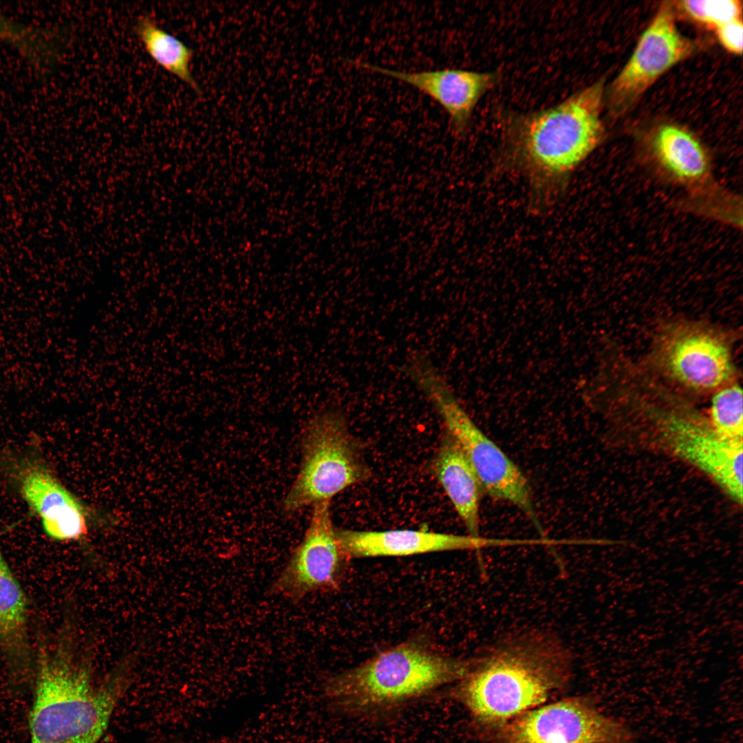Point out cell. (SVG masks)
I'll use <instances>...</instances> for the list:
<instances>
[{
	"instance_id": "1",
	"label": "cell",
	"mask_w": 743,
	"mask_h": 743,
	"mask_svg": "<svg viewBox=\"0 0 743 743\" xmlns=\"http://www.w3.org/2000/svg\"><path fill=\"white\" fill-rule=\"evenodd\" d=\"M604 80L548 108L528 112L496 109L500 136L490 175L522 176L529 211L550 212L566 197L572 175L602 142Z\"/></svg>"
},
{
	"instance_id": "6",
	"label": "cell",
	"mask_w": 743,
	"mask_h": 743,
	"mask_svg": "<svg viewBox=\"0 0 743 743\" xmlns=\"http://www.w3.org/2000/svg\"><path fill=\"white\" fill-rule=\"evenodd\" d=\"M409 376L440 415L448 433L475 471L484 493L520 510L542 532L530 483L521 469L474 422L429 359L416 362Z\"/></svg>"
},
{
	"instance_id": "2",
	"label": "cell",
	"mask_w": 743,
	"mask_h": 743,
	"mask_svg": "<svg viewBox=\"0 0 743 743\" xmlns=\"http://www.w3.org/2000/svg\"><path fill=\"white\" fill-rule=\"evenodd\" d=\"M607 380L610 413L616 423L697 469L742 504L743 442L720 438L708 417L645 367L622 363Z\"/></svg>"
},
{
	"instance_id": "14",
	"label": "cell",
	"mask_w": 743,
	"mask_h": 743,
	"mask_svg": "<svg viewBox=\"0 0 743 743\" xmlns=\"http://www.w3.org/2000/svg\"><path fill=\"white\" fill-rule=\"evenodd\" d=\"M337 539L345 559L404 557L455 550L522 546L519 539L488 538L409 529L354 530L336 529Z\"/></svg>"
},
{
	"instance_id": "3",
	"label": "cell",
	"mask_w": 743,
	"mask_h": 743,
	"mask_svg": "<svg viewBox=\"0 0 743 743\" xmlns=\"http://www.w3.org/2000/svg\"><path fill=\"white\" fill-rule=\"evenodd\" d=\"M570 669L571 656L555 636L525 634L493 645L470 660L455 693L475 721L499 730L563 687Z\"/></svg>"
},
{
	"instance_id": "12",
	"label": "cell",
	"mask_w": 743,
	"mask_h": 743,
	"mask_svg": "<svg viewBox=\"0 0 743 743\" xmlns=\"http://www.w3.org/2000/svg\"><path fill=\"white\" fill-rule=\"evenodd\" d=\"M345 559L333 525L330 501L317 502L302 541L272 589L292 600L314 592L335 590Z\"/></svg>"
},
{
	"instance_id": "16",
	"label": "cell",
	"mask_w": 743,
	"mask_h": 743,
	"mask_svg": "<svg viewBox=\"0 0 743 743\" xmlns=\"http://www.w3.org/2000/svg\"><path fill=\"white\" fill-rule=\"evenodd\" d=\"M432 469L469 535L480 536L483 489L467 457L446 432L433 460Z\"/></svg>"
},
{
	"instance_id": "17",
	"label": "cell",
	"mask_w": 743,
	"mask_h": 743,
	"mask_svg": "<svg viewBox=\"0 0 743 743\" xmlns=\"http://www.w3.org/2000/svg\"><path fill=\"white\" fill-rule=\"evenodd\" d=\"M649 150L655 164L676 183L698 187L709 179L711 164L704 148L681 127H659L650 139Z\"/></svg>"
},
{
	"instance_id": "10",
	"label": "cell",
	"mask_w": 743,
	"mask_h": 743,
	"mask_svg": "<svg viewBox=\"0 0 743 743\" xmlns=\"http://www.w3.org/2000/svg\"><path fill=\"white\" fill-rule=\"evenodd\" d=\"M498 732L502 743H635L629 727L601 713L584 697L530 710Z\"/></svg>"
},
{
	"instance_id": "19",
	"label": "cell",
	"mask_w": 743,
	"mask_h": 743,
	"mask_svg": "<svg viewBox=\"0 0 743 743\" xmlns=\"http://www.w3.org/2000/svg\"><path fill=\"white\" fill-rule=\"evenodd\" d=\"M708 419L722 440L743 442L742 391L735 381L711 395Z\"/></svg>"
},
{
	"instance_id": "5",
	"label": "cell",
	"mask_w": 743,
	"mask_h": 743,
	"mask_svg": "<svg viewBox=\"0 0 743 743\" xmlns=\"http://www.w3.org/2000/svg\"><path fill=\"white\" fill-rule=\"evenodd\" d=\"M469 667L470 660L442 654L418 642H406L330 677L324 693L345 711H380L457 682Z\"/></svg>"
},
{
	"instance_id": "4",
	"label": "cell",
	"mask_w": 743,
	"mask_h": 743,
	"mask_svg": "<svg viewBox=\"0 0 743 743\" xmlns=\"http://www.w3.org/2000/svg\"><path fill=\"white\" fill-rule=\"evenodd\" d=\"M34 648L30 743H98L126 691L127 677L116 674L96 685L88 666L75 661L66 634L52 645L38 634Z\"/></svg>"
},
{
	"instance_id": "15",
	"label": "cell",
	"mask_w": 743,
	"mask_h": 743,
	"mask_svg": "<svg viewBox=\"0 0 743 743\" xmlns=\"http://www.w3.org/2000/svg\"><path fill=\"white\" fill-rule=\"evenodd\" d=\"M30 605L0 546V654L11 685H32L35 648L30 634Z\"/></svg>"
},
{
	"instance_id": "7",
	"label": "cell",
	"mask_w": 743,
	"mask_h": 743,
	"mask_svg": "<svg viewBox=\"0 0 743 743\" xmlns=\"http://www.w3.org/2000/svg\"><path fill=\"white\" fill-rule=\"evenodd\" d=\"M680 394L712 395L737 380L727 334L713 325L679 319L663 325L645 367Z\"/></svg>"
},
{
	"instance_id": "18",
	"label": "cell",
	"mask_w": 743,
	"mask_h": 743,
	"mask_svg": "<svg viewBox=\"0 0 743 743\" xmlns=\"http://www.w3.org/2000/svg\"><path fill=\"white\" fill-rule=\"evenodd\" d=\"M133 28L144 50L157 65L185 83L196 94H202L190 68L193 56L191 48L164 30L148 14L139 16Z\"/></svg>"
},
{
	"instance_id": "21",
	"label": "cell",
	"mask_w": 743,
	"mask_h": 743,
	"mask_svg": "<svg viewBox=\"0 0 743 743\" xmlns=\"http://www.w3.org/2000/svg\"><path fill=\"white\" fill-rule=\"evenodd\" d=\"M722 45L729 52L741 55L743 45V25L742 18L735 19L715 30Z\"/></svg>"
},
{
	"instance_id": "20",
	"label": "cell",
	"mask_w": 743,
	"mask_h": 743,
	"mask_svg": "<svg viewBox=\"0 0 743 743\" xmlns=\"http://www.w3.org/2000/svg\"><path fill=\"white\" fill-rule=\"evenodd\" d=\"M678 6L690 19L711 30L742 18V3L737 0H685Z\"/></svg>"
},
{
	"instance_id": "13",
	"label": "cell",
	"mask_w": 743,
	"mask_h": 743,
	"mask_svg": "<svg viewBox=\"0 0 743 743\" xmlns=\"http://www.w3.org/2000/svg\"><path fill=\"white\" fill-rule=\"evenodd\" d=\"M357 67L397 79L430 97L446 112L451 131L457 137L465 135L471 125L474 110L481 98L499 85L502 72H477L445 68L406 72L347 59Z\"/></svg>"
},
{
	"instance_id": "9",
	"label": "cell",
	"mask_w": 743,
	"mask_h": 743,
	"mask_svg": "<svg viewBox=\"0 0 743 743\" xmlns=\"http://www.w3.org/2000/svg\"><path fill=\"white\" fill-rule=\"evenodd\" d=\"M0 473L38 518L49 539L67 542L86 537L91 512L61 482L37 449L1 450Z\"/></svg>"
},
{
	"instance_id": "11",
	"label": "cell",
	"mask_w": 743,
	"mask_h": 743,
	"mask_svg": "<svg viewBox=\"0 0 743 743\" xmlns=\"http://www.w3.org/2000/svg\"><path fill=\"white\" fill-rule=\"evenodd\" d=\"M696 49L678 30L673 6L663 4L642 34L631 57L609 90L614 112L629 107L661 75Z\"/></svg>"
},
{
	"instance_id": "8",
	"label": "cell",
	"mask_w": 743,
	"mask_h": 743,
	"mask_svg": "<svg viewBox=\"0 0 743 743\" xmlns=\"http://www.w3.org/2000/svg\"><path fill=\"white\" fill-rule=\"evenodd\" d=\"M302 448L299 473L283 502L286 512L331 501L369 477L360 446L337 410H323L309 420Z\"/></svg>"
}]
</instances>
